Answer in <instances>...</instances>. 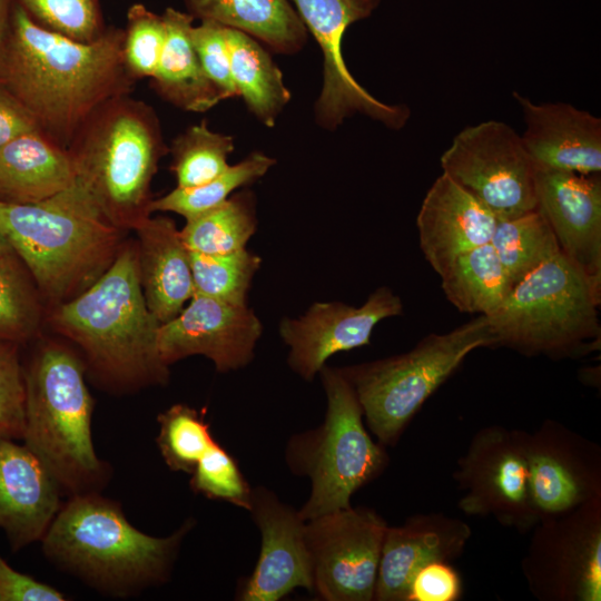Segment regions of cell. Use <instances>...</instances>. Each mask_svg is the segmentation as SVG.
<instances>
[{
  "label": "cell",
  "mask_w": 601,
  "mask_h": 601,
  "mask_svg": "<svg viewBox=\"0 0 601 601\" xmlns=\"http://www.w3.org/2000/svg\"><path fill=\"white\" fill-rule=\"evenodd\" d=\"M124 37V29L107 27L95 41H76L39 26L16 2L0 45V83L67 149L97 108L134 89Z\"/></svg>",
  "instance_id": "cell-1"
},
{
  "label": "cell",
  "mask_w": 601,
  "mask_h": 601,
  "mask_svg": "<svg viewBox=\"0 0 601 601\" xmlns=\"http://www.w3.org/2000/svg\"><path fill=\"white\" fill-rule=\"evenodd\" d=\"M45 322L73 345L86 374L109 393L168 382L157 343L160 323L140 285L136 239L126 238L111 266L86 290L49 306Z\"/></svg>",
  "instance_id": "cell-2"
},
{
  "label": "cell",
  "mask_w": 601,
  "mask_h": 601,
  "mask_svg": "<svg viewBox=\"0 0 601 601\" xmlns=\"http://www.w3.org/2000/svg\"><path fill=\"white\" fill-rule=\"evenodd\" d=\"M194 524L188 519L168 536H151L126 519L117 501L96 492L69 496L40 542L59 569L101 593L126 598L169 579Z\"/></svg>",
  "instance_id": "cell-3"
},
{
  "label": "cell",
  "mask_w": 601,
  "mask_h": 601,
  "mask_svg": "<svg viewBox=\"0 0 601 601\" xmlns=\"http://www.w3.org/2000/svg\"><path fill=\"white\" fill-rule=\"evenodd\" d=\"M0 233L49 306L70 300L111 266L127 231L75 183L36 204L0 201Z\"/></svg>",
  "instance_id": "cell-4"
},
{
  "label": "cell",
  "mask_w": 601,
  "mask_h": 601,
  "mask_svg": "<svg viewBox=\"0 0 601 601\" xmlns=\"http://www.w3.org/2000/svg\"><path fill=\"white\" fill-rule=\"evenodd\" d=\"M26 387L23 443L68 496L100 492L111 476L91 435L95 401L85 365L67 342L45 339L22 363Z\"/></svg>",
  "instance_id": "cell-5"
},
{
  "label": "cell",
  "mask_w": 601,
  "mask_h": 601,
  "mask_svg": "<svg viewBox=\"0 0 601 601\" xmlns=\"http://www.w3.org/2000/svg\"><path fill=\"white\" fill-rule=\"evenodd\" d=\"M67 149L77 181L112 225L134 231L151 215V181L169 148L150 106L129 95L108 100Z\"/></svg>",
  "instance_id": "cell-6"
},
{
  "label": "cell",
  "mask_w": 601,
  "mask_h": 601,
  "mask_svg": "<svg viewBox=\"0 0 601 601\" xmlns=\"http://www.w3.org/2000/svg\"><path fill=\"white\" fill-rule=\"evenodd\" d=\"M601 285L561 252L510 292L501 308L486 316L494 346L551 357L589 352L600 336Z\"/></svg>",
  "instance_id": "cell-7"
},
{
  "label": "cell",
  "mask_w": 601,
  "mask_h": 601,
  "mask_svg": "<svg viewBox=\"0 0 601 601\" xmlns=\"http://www.w3.org/2000/svg\"><path fill=\"white\" fill-rule=\"evenodd\" d=\"M319 373L327 400L325 420L290 437L286 449L290 471L311 480L309 496L298 510L304 521L352 506V495L388 461L366 431L361 404L339 368L325 365Z\"/></svg>",
  "instance_id": "cell-8"
},
{
  "label": "cell",
  "mask_w": 601,
  "mask_h": 601,
  "mask_svg": "<svg viewBox=\"0 0 601 601\" xmlns=\"http://www.w3.org/2000/svg\"><path fill=\"white\" fill-rule=\"evenodd\" d=\"M486 316L443 334H428L411 351L339 368L352 385L367 426L382 445H394L427 398L465 357L493 347Z\"/></svg>",
  "instance_id": "cell-9"
},
{
  "label": "cell",
  "mask_w": 601,
  "mask_h": 601,
  "mask_svg": "<svg viewBox=\"0 0 601 601\" xmlns=\"http://www.w3.org/2000/svg\"><path fill=\"white\" fill-rule=\"evenodd\" d=\"M522 572L541 601L601 600V497L568 512L542 518Z\"/></svg>",
  "instance_id": "cell-10"
},
{
  "label": "cell",
  "mask_w": 601,
  "mask_h": 601,
  "mask_svg": "<svg viewBox=\"0 0 601 601\" xmlns=\"http://www.w3.org/2000/svg\"><path fill=\"white\" fill-rule=\"evenodd\" d=\"M444 174L483 203L497 218L535 209V168L521 135L499 120L465 127L442 154Z\"/></svg>",
  "instance_id": "cell-11"
},
{
  "label": "cell",
  "mask_w": 601,
  "mask_h": 601,
  "mask_svg": "<svg viewBox=\"0 0 601 601\" xmlns=\"http://www.w3.org/2000/svg\"><path fill=\"white\" fill-rule=\"evenodd\" d=\"M523 430L502 425L480 428L461 459L454 480L462 495L459 509L480 518H493L520 532L539 521L529 479Z\"/></svg>",
  "instance_id": "cell-12"
},
{
  "label": "cell",
  "mask_w": 601,
  "mask_h": 601,
  "mask_svg": "<svg viewBox=\"0 0 601 601\" xmlns=\"http://www.w3.org/2000/svg\"><path fill=\"white\" fill-rule=\"evenodd\" d=\"M306 30L315 38L324 57V80L315 105L317 124L336 129L356 114L367 116L391 129H402L411 111L405 105H388L366 91L348 71L342 40L346 29L368 18L381 0H289Z\"/></svg>",
  "instance_id": "cell-13"
},
{
  "label": "cell",
  "mask_w": 601,
  "mask_h": 601,
  "mask_svg": "<svg viewBox=\"0 0 601 601\" xmlns=\"http://www.w3.org/2000/svg\"><path fill=\"white\" fill-rule=\"evenodd\" d=\"M387 526L364 506L306 521L313 591L327 601H372Z\"/></svg>",
  "instance_id": "cell-14"
},
{
  "label": "cell",
  "mask_w": 601,
  "mask_h": 601,
  "mask_svg": "<svg viewBox=\"0 0 601 601\" xmlns=\"http://www.w3.org/2000/svg\"><path fill=\"white\" fill-rule=\"evenodd\" d=\"M531 493L539 520L601 497V449L555 420L524 433Z\"/></svg>",
  "instance_id": "cell-15"
},
{
  "label": "cell",
  "mask_w": 601,
  "mask_h": 601,
  "mask_svg": "<svg viewBox=\"0 0 601 601\" xmlns=\"http://www.w3.org/2000/svg\"><path fill=\"white\" fill-rule=\"evenodd\" d=\"M263 326L246 305L195 294L189 304L158 328V349L168 366L188 356L209 358L218 372L246 366Z\"/></svg>",
  "instance_id": "cell-16"
},
{
  "label": "cell",
  "mask_w": 601,
  "mask_h": 601,
  "mask_svg": "<svg viewBox=\"0 0 601 601\" xmlns=\"http://www.w3.org/2000/svg\"><path fill=\"white\" fill-rule=\"evenodd\" d=\"M402 312L401 298L384 286L359 307L342 302L315 303L300 317H285L279 324L282 339L289 347L288 365L312 381L331 356L368 345L376 324Z\"/></svg>",
  "instance_id": "cell-17"
},
{
  "label": "cell",
  "mask_w": 601,
  "mask_h": 601,
  "mask_svg": "<svg viewBox=\"0 0 601 601\" xmlns=\"http://www.w3.org/2000/svg\"><path fill=\"white\" fill-rule=\"evenodd\" d=\"M262 535L257 564L240 589L243 601H277L297 588L313 591L306 521L274 492L253 489L248 510Z\"/></svg>",
  "instance_id": "cell-18"
},
{
  "label": "cell",
  "mask_w": 601,
  "mask_h": 601,
  "mask_svg": "<svg viewBox=\"0 0 601 601\" xmlns=\"http://www.w3.org/2000/svg\"><path fill=\"white\" fill-rule=\"evenodd\" d=\"M536 209L550 225L561 253L601 285V179L535 168Z\"/></svg>",
  "instance_id": "cell-19"
},
{
  "label": "cell",
  "mask_w": 601,
  "mask_h": 601,
  "mask_svg": "<svg viewBox=\"0 0 601 601\" xmlns=\"http://www.w3.org/2000/svg\"><path fill=\"white\" fill-rule=\"evenodd\" d=\"M471 535L467 523L443 513H420L387 526L373 600L406 601L414 575L428 563L457 559Z\"/></svg>",
  "instance_id": "cell-20"
},
{
  "label": "cell",
  "mask_w": 601,
  "mask_h": 601,
  "mask_svg": "<svg viewBox=\"0 0 601 601\" xmlns=\"http://www.w3.org/2000/svg\"><path fill=\"white\" fill-rule=\"evenodd\" d=\"M524 131L523 145L538 169L600 174L601 119L568 102L535 104L513 92Z\"/></svg>",
  "instance_id": "cell-21"
},
{
  "label": "cell",
  "mask_w": 601,
  "mask_h": 601,
  "mask_svg": "<svg viewBox=\"0 0 601 601\" xmlns=\"http://www.w3.org/2000/svg\"><path fill=\"white\" fill-rule=\"evenodd\" d=\"M61 493L24 443L0 439V529L13 553L42 540L62 504Z\"/></svg>",
  "instance_id": "cell-22"
},
{
  "label": "cell",
  "mask_w": 601,
  "mask_h": 601,
  "mask_svg": "<svg viewBox=\"0 0 601 601\" xmlns=\"http://www.w3.org/2000/svg\"><path fill=\"white\" fill-rule=\"evenodd\" d=\"M497 218L442 173L422 201L416 226L425 259L441 276L462 254L491 242Z\"/></svg>",
  "instance_id": "cell-23"
},
{
  "label": "cell",
  "mask_w": 601,
  "mask_h": 601,
  "mask_svg": "<svg viewBox=\"0 0 601 601\" xmlns=\"http://www.w3.org/2000/svg\"><path fill=\"white\" fill-rule=\"evenodd\" d=\"M134 231L142 294L148 309L164 324L195 294L189 252L168 217L150 215Z\"/></svg>",
  "instance_id": "cell-24"
},
{
  "label": "cell",
  "mask_w": 601,
  "mask_h": 601,
  "mask_svg": "<svg viewBox=\"0 0 601 601\" xmlns=\"http://www.w3.org/2000/svg\"><path fill=\"white\" fill-rule=\"evenodd\" d=\"M76 170L68 149L40 130L0 147V201L36 204L71 186Z\"/></svg>",
  "instance_id": "cell-25"
},
{
  "label": "cell",
  "mask_w": 601,
  "mask_h": 601,
  "mask_svg": "<svg viewBox=\"0 0 601 601\" xmlns=\"http://www.w3.org/2000/svg\"><path fill=\"white\" fill-rule=\"evenodd\" d=\"M161 16L166 39L150 78L152 88L181 110L205 112L224 99L206 76L193 46L190 31L195 18L174 8H167Z\"/></svg>",
  "instance_id": "cell-26"
},
{
  "label": "cell",
  "mask_w": 601,
  "mask_h": 601,
  "mask_svg": "<svg viewBox=\"0 0 601 601\" xmlns=\"http://www.w3.org/2000/svg\"><path fill=\"white\" fill-rule=\"evenodd\" d=\"M195 19L243 31L277 53L300 51L307 30L289 0H184Z\"/></svg>",
  "instance_id": "cell-27"
},
{
  "label": "cell",
  "mask_w": 601,
  "mask_h": 601,
  "mask_svg": "<svg viewBox=\"0 0 601 601\" xmlns=\"http://www.w3.org/2000/svg\"><path fill=\"white\" fill-rule=\"evenodd\" d=\"M225 37L238 96L262 124L274 127L290 99L282 71L255 38L226 26Z\"/></svg>",
  "instance_id": "cell-28"
},
{
  "label": "cell",
  "mask_w": 601,
  "mask_h": 601,
  "mask_svg": "<svg viewBox=\"0 0 601 601\" xmlns=\"http://www.w3.org/2000/svg\"><path fill=\"white\" fill-rule=\"evenodd\" d=\"M447 300L462 313L491 316L512 287L491 243L459 256L441 275Z\"/></svg>",
  "instance_id": "cell-29"
},
{
  "label": "cell",
  "mask_w": 601,
  "mask_h": 601,
  "mask_svg": "<svg viewBox=\"0 0 601 601\" xmlns=\"http://www.w3.org/2000/svg\"><path fill=\"white\" fill-rule=\"evenodd\" d=\"M255 198L249 190L233 194L220 205L186 220L180 229L188 250L226 254L242 248L256 231Z\"/></svg>",
  "instance_id": "cell-30"
},
{
  "label": "cell",
  "mask_w": 601,
  "mask_h": 601,
  "mask_svg": "<svg viewBox=\"0 0 601 601\" xmlns=\"http://www.w3.org/2000/svg\"><path fill=\"white\" fill-rule=\"evenodd\" d=\"M490 243L512 288L561 252L550 225L536 208L514 218L497 220Z\"/></svg>",
  "instance_id": "cell-31"
},
{
  "label": "cell",
  "mask_w": 601,
  "mask_h": 601,
  "mask_svg": "<svg viewBox=\"0 0 601 601\" xmlns=\"http://www.w3.org/2000/svg\"><path fill=\"white\" fill-rule=\"evenodd\" d=\"M45 302L16 253L0 256V341L24 345L39 335Z\"/></svg>",
  "instance_id": "cell-32"
},
{
  "label": "cell",
  "mask_w": 601,
  "mask_h": 601,
  "mask_svg": "<svg viewBox=\"0 0 601 601\" xmlns=\"http://www.w3.org/2000/svg\"><path fill=\"white\" fill-rule=\"evenodd\" d=\"M274 164L273 158L262 152H253L205 184L176 187L168 194L152 199L149 211L150 214L171 211L186 220L193 219L224 203L236 189L263 177Z\"/></svg>",
  "instance_id": "cell-33"
},
{
  "label": "cell",
  "mask_w": 601,
  "mask_h": 601,
  "mask_svg": "<svg viewBox=\"0 0 601 601\" xmlns=\"http://www.w3.org/2000/svg\"><path fill=\"white\" fill-rule=\"evenodd\" d=\"M233 150V137L213 131L206 120L190 126L169 148L177 187L198 186L219 176L229 167L227 157Z\"/></svg>",
  "instance_id": "cell-34"
},
{
  "label": "cell",
  "mask_w": 601,
  "mask_h": 601,
  "mask_svg": "<svg viewBox=\"0 0 601 601\" xmlns=\"http://www.w3.org/2000/svg\"><path fill=\"white\" fill-rule=\"evenodd\" d=\"M189 252L195 294L234 305H246L260 257L242 248L226 254ZM194 294V295H195Z\"/></svg>",
  "instance_id": "cell-35"
},
{
  "label": "cell",
  "mask_w": 601,
  "mask_h": 601,
  "mask_svg": "<svg viewBox=\"0 0 601 601\" xmlns=\"http://www.w3.org/2000/svg\"><path fill=\"white\" fill-rule=\"evenodd\" d=\"M156 439L166 465L175 472L191 474L201 456L216 443L205 411L174 404L157 417Z\"/></svg>",
  "instance_id": "cell-36"
},
{
  "label": "cell",
  "mask_w": 601,
  "mask_h": 601,
  "mask_svg": "<svg viewBox=\"0 0 601 601\" xmlns=\"http://www.w3.org/2000/svg\"><path fill=\"white\" fill-rule=\"evenodd\" d=\"M39 26L80 42L98 39L107 27L99 0H16Z\"/></svg>",
  "instance_id": "cell-37"
},
{
  "label": "cell",
  "mask_w": 601,
  "mask_h": 601,
  "mask_svg": "<svg viewBox=\"0 0 601 601\" xmlns=\"http://www.w3.org/2000/svg\"><path fill=\"white\" fill-rule=\"evenodd\" d=\"M124 61L135 80L151 78L159 62L166 39V27L161 14L142 3H134L127 11L124 29Z\"/></svg>",
  "instance_id": "cell-38"
},
{
  "label": "cell",
  "mask_w": 601,
  "mask_h": 601,
  "mask_svg": "<svg viewBox=\"0 0 601 601\" xmlns=\"http://www.w3.org/2000/svg\"><path fill=\"white\" fill-rule=\"evenodd\" d=\"M195 493L249 510L253 489L234 457L215 443L198 461L190 477Z\"/></svg>",
  "instance_id": "cell-39"
},
{
  "label": "cell",
  "mask_w": 601,
  "mask_h": 601,
  "mask_svg": "<svg viewBox=\"0 0 601 601\" xmlns=\"http://www.w3.org/2000/svg\"><path fill=\"white\" fill-rule=\"evenodd\" d=\"M21 345L0 341V439L22 440L26 387Z\"/></svg>",
  "instance_id": "cell-40"
},
{
  "label": "cell",
  "mask_w": 601,
  "mask_h": 601,
  "mask_svg": "<svg viewBox=\"0 0 601 601\" xmlns=\"http://www.w3.org/2000/svg\"><path fill=\"white\" fill-rule=\"evenodd\" d=\"M190 38L206 76L223 99L238 96L230 71L225 26L203 20L191 28Z\"/></svg>",
  "instance_id": "cell-41"
},
{
  "label": "cell",
  "mask_w": 601,
  "mask_h": 601,
  "mask_svg": "<svg viewBox=\"0 0 601 601\" xmlns=\"http://www.w3.org/2000/svg\"><path fill=\"white\" fill-rule=\"evenodd\" d=\"M462 594V581L449 562L436 561L413 578L406 601H455Z\"/></svg>",
  "instance_id": "cell-42"
},
{
  "label": "cell",
  "mask_w": 601,
  "mask_h": 601,
  "mask_svg": "<svg viewBox=\"0 0 601 601\" xmlns=\"http://www.w3.org/2000/svg\"><path fill=\"white\" fill-rule=\"evenodd\" d=\"M1 601H65L66 595L53 587L18 572L0 554Z\"/></svg>",
  "instance_id": "cell-43"
},
{
  "label": "cell",
  "mask_w": 601,
  "mask_h": 601,
  "mask_svg": "<svg viewBox=\"0 0 601 601\" xmlns=\"http://www.w3.org/2000/svg\"><path fill=\"white\" fill-rule=\"evenodd\" d=\"M39 130L32 117L0 83V147L19 135Z\"/></svg>",
  "instance_id": "cell-44"
},
{
  "label": "cell",
  "mask_w": 601,
  "mask_h": 601,
  "mask_svg": "<svg viewBox=\"0 0 601 601\" xmlns=\"http://www.w3.org/2000/svg\"><path fill=\"white\" fill-rule=\"evenodd\" d=\"M16 0H0V45L10 26Z\"/></svg>",
  "instance_id": "cell-45"
},
{
  "label": "cell",
  "mask_w": 601,
  "mask_h": 601,
  "mask_svg": "<svg viewBox=\"0 0 601 601\" xmlns=\"http://www.w3.org/2000/svg\"><path fill=\"white\" fill-rule=\"evenodd\" d=\"M14 253L9 242L0 233V256Z\"/></svg>",
  "instance_id": "cell-46"
},
{
  "label": "cell",
  "mask_w": 601,
  "mask_h": 601,
  "mask_svg": "<svg viewBox=\"0 0 601 601\" xmlns=\"http://www.w3.org/2000/svg\"><path fill=\"white\" fill-rule=\"evenodd\" d=\"M0 601H1V599H0Z\"/></svg>",
  "instance_id": "cell-47"
}]
</instances>
